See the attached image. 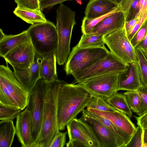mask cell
I'll return each mask as SVG.
<instances>
[{
	"label": "cell",
	"mask_w": 147,
	"mask_h": 147,
	"mask_svg": "<svg viewBox=\"0 0 147 147\" xmlns=\"http://www.w3.org/2000/svg\"><path fill=\"white\" fill-rule=\"evenodd\" d=\"M92 96L82 84L63 82L57 95V117L59 129H65L68 123L83 111Z\"/></svg>",
	"instance_id": "6da1fadb"
},
{
	"label": "cell",
	"mask_w": 147,
	"mask_h": 147,
	"mask_svg": "<svg viewBox=\"0 0 147 147\" xmlns=\"http://www.w3.org/2000/svg\"><path fill=\"white\" fill-rule=\"evenodd\" d=\"M63 82L46 83L42 124L38 136L31 147H49L60 132L57 117V95Z\"/></svg>",
	"instance_id": "7a4b0ae2"
},
{
	"label": "cell",
	"mask_w": 147,
	"mask_h": 147,
	"mask_svg": "<svg viewBox=\"0 0 147 147\" xmlns=\"http://www.w3.org/2000/svg\"><path fill=\"white\" fill-rule=\"evenodd\" d=\"M76 12L63 3L57 9L56 25L58 38L57 48L56 52L58 64L66 63L70 52V44L73 29L76 24Z\"/></svg>",
	"instance_id": "3957f363"
},
{
	"label": "cell",
	"mask_w": 147,
	"mask_h": 147,
	"mask_svg": "<svg viewBox=\"0 0 147 147\" xmlns=\"http://www.w3.org/2000/svg\"><path fill=\"white\" fill-rule=\"evenodd\" d=\"M35 52L42 56L56 52L58 44L56 26L46 22L32 24L27 30Z\"/></svg>",
	"instance_id": "277c9868"
},
{
	"label": "cell",
	"mask_w": 147,
	"mask_h": 147,
	"mask_svg": "<svg viewBox=\"0 0 147 147\" xmlns=\"http://www.w3.org/2000/svg\"><path fill=\"white\" fill-rule=\"evenodd\" d=\"M110 52L105 47L83 48L77 45L68 56L65 68L66 73L72 75L84 70L105 57Z\"/></svg>",
	"instance_id": "5b68a950"
},
{
	"label": "cell",
	"mask_w": 147,
	"mask_h": 147,
	"mask_svg": "<svg viewBox=\"0 0 147 147\" xmlns=\"http://www.w3.org/2000/svg\"><path fill=\"white\" fill-rule=\"evenodd\" d=\"M104 39L110 52L124 63L127 65L138 63L135 48L128 38L124 27L104 36Z\"/></svg>",
	"instance_id": "8992f818"
},
{
	"label": "cell",
	"mask_w": 147,
	"mask_h": 147,
	"mask_svg": "<svg viewBox=\"0 0 147 147\" xmlns=\"http://www.w3.org/2000/svg\"><path fill=\"white\" fill-rule=\"evenodd\" d=\"M127 65L110 52L105 57L99 60L87 69L72 76L76 83L81 84L94 77L120 73L125 70Z\"/></svg>",
	"instance_id": "52a82bcc"
},
{
	"label": "cell",
	"mask_w": 147,
	"mask_h": 147,
	"mask_svg": "<svg viewBox=\"0 0 147 147\" xmlns=\"http://www.w3.org/2000/svg\"><path fill=\"white\" fill-rule=\"evenodd\" d=\"M46 83L40 78L29 92L26 109L30 112L32 123L33 143L36 140L40 131L43 110L44 98Z\"/></svg>",
	"instance_id": "ba28073f"
},
{
	"label": "cell",
	"mask_w": 147,
	"mask_h": 147,
	"mask_svg": "<svg viewBox=\"0 0 147 147\" xmlns=\"http://www.w3.org/2000/svg\"><path fill=\"white\" fill-rule=\"evenodd\" d=\"M66 127L69 140L67 147H99L98 140L92 130L80 118H74Z\"/></svg>",
	"instance_id": "9c48e42d"
},
{
	"label": "cell",
	"mask_w": 147,
	"mask_h": 147,
	"mask_svg": "<svg viewBox=\"0 0 147 147\" xmlns=\"http://www.w3.org/2000/svg\"><path fill=\"white\" fill-rule=\"evenodd\" d=\"M119 73L94 77L81 84L92 97H100L106 100L118 91Z\"/></svg>",
	"instance_id": "30bf717a"
},
{
	"label": "cell",
	"mask_w": 147,
	"mask_h": 147,
	"mask_svg": "<svg viewBox=\"0 0 147 147\" xmlns=\"http://www.w3.org/2000/svg\"><path fill=\"white\" fill-rule=\"evenodd\" d=\"M0 65V82L7 88L13 98L17 108L22 110L26 107L29 96V92L18 80L14 71L8 66Z\"/></svg>",
	"instance_id": "8fae6325"
},
{
	"label": "cell",
	"mask_w": 147,
	"mask_h": 147,
	"mask_svg": "<svg viewBox=\"0 0 147 147\" xmlns=\"http://www.w3.org/2000/svg\"><path fill=\"white\" fill-rule=\"evenodd\" d=\"M35 51L31 42L23 43L11 50L3 58L13 68L30 67L34 62Z\"/></svg>",
	"instance_id": "7c38bea8"
},
{
	"label": "cell",
	"mask_w": 147,
	"mask_h": 147,
	"mask_svg": "<svg viewBox=\"0 0 147 147\" xmlns=\"http://www.w3.org/2000/svg\"><path fill=\"white\" fill-rule=\"evenodd\" d=\"M80 118L90 127L98 141L99 147H118L113 134L98 120L83 112Z\"/></svg>",
	"instance_id": "4fadbf2b"
},
{
	"label": "cell",
	"mask_w": 147,
	"mask_h": 147,
	"mask_svg": "<svg viewBox=\"0 0 147 147\" xmlns=\"http://www.w3.org/2000/svg\"><path fill=\"white\" fill-rule=\"evenodd\" d=\"M42 57L35 52L34 62L29 68L20 69L13 68L17 77L30 92L40 78V65Z\"/></svg>",
	"instance_id": "5bb4252c"
},
{
	"label": "cell",
	"mask_w": 147,
	"mask_h": 147,
	"mask_svg": "<svg viewBox=\"0 0 147 147\" xmlns=\"http://www.w3.org/2000/svg\"><path fill=\"white\" fill-rule=\"evenodd\" d=\"M16 134L22 147H31L33 143L30 114L26 109L16 118Z\"/></svg>",
	"instance_id": "9a60e30c"
},
{
	"label": "cell",
	"mask_w": 147,
	"mask_h": 147,
	"mask_svg": "<svg viewBox=\"0 0 147 147\" xmlns=\"http://www.w3.org/2000/svg\"><path fill=\"white\" fill-rule=\"evenodd\" d=\"M90 111L107 119L127 135L132 136L136 127L127 115L117 110L114 112H107L98 111L87 108Z\"/></svg>",
	"instance_id": "2e32d148"
},
{
	"label": "cell",
	"mask_w": 147,
	"mask_h": 147,
	"mask_svg": "<svg viewBox=\"0 0 147 147\" xmlns=\"http://www.w3.org/2000/svg\"><path fill=\"white\" fill-rule=\"evenodd\" d=\"M125 21L124 13L121 10L106 17L93 29L90 34L104 36L124 27Z\"/></svg>",
	"instance_id": "e0dca14e"
},
{
	"label": "cell",
	"mask_w": 147,
	"mask_h": 147,
	"mask_svg": "<svg viewBox=\"0 0 147 147\" xmlns=\"http://www.w3.org/2000/svg\"><path fill=\"white\" fill-rule=\"evenodd\" d=\"M142 85L138 63L129 64L119 73L118 91L137 90Z\"/></svg>",
	"instance_id": "ac0fdd59"
},
{
	"label": "cell",
	"mask_w": 147,
	"mask_h": 147,
	"mask_svg": "<svg viewBox=\"0 0 147 147\" xmlns=\"http://www.w3.org/2000/svg\"><path fill=\"white\" fill-rule=\"evenodd\" d=\"M113 0H90L84 11L85 16L93 19L107 14L118 7Z\"/></svg>",
	"instance_id": "d6986e66"
},
{
	"label": "cell",
	"mask_w": 147,
	"mask_h": 147,
	"mask_svg": "<svg viewBox=\"0 0 147 147\" xmlns=\"http://www.w3.org/2000/svg\"><path fill=\"white\" fill-rule=\"evenodd\" d=\"M31 42L27 30L15 35L5 34L0 38V56L3 57L16 47L25 43Z\"/></svg>",
	"instance_id": "ffe728a7"
},
{
	"label": "cell",
	"mask_w": 147,
	"mask_h": 147,
	"mask_svg": "<svg viewBox=\"0 0 147 147\" xmlns=\"http://www.w3.org/2000/svg\"><path fill=\"white\" fill-rule=\"evenodd\" d=\"M56 52L42 57L40 65V78L46 83L53 82L58 79L57 71Z\"/></svg>",
	"instance_id": "44dd1931"
},
{
	"label": "cell",
	"mask_w": 147,
	"mask_h": 147,
	"mask_svg": "<svg viewBox=\"0 0 147 147\" xmlns=\"http://www.w3.org/2000/svg\"><path fill=\"white\" fill-rule=\"evenodd\" d=\"M82 112L98 120L111 131L115 138L118 147H125L131 136L123 132L107 119L94 113L87 109H84Z\"/></svg>",
	"instance_id": "7402d4cb"
},
{
	"label": "cell",
	"mask_w": 147,
	"mask_h": 147,
	"mask_svg": "<svg viewBox=\"0 0 147 147\" xmlns=\"http://www.w3.org/2000/svg\"><path fill=\"white\" fill-rule=\"evenodd\" d=\"M13 13L28 24L32 25L44 22L47 20L40 10H34L17 7Z\"/></svg>",
	"instance_id": "603a6c76"
},
{
	"label": "cell",
	"mask_w": 147,
	"mask_h": 147,
	"mask_svg": "<svg viewBox=\"0 0 147 147\" xmlns=\"http://www.w3.org/2000/svg\"><path fill=\"white\" fill-rule=\"evenodd\" d=\"M16 134L13 120L0 121V147H11Z\"/></svg>",
	"instance_id": "cb8c5ba5"
},
{
	"label": "cell",
	"mask_w": 147,
	"mask_h": 147,
	"mask_svg": "<svg viewBox=\"0 0 147 147\" xmlns=\"http://www.w3.org/2000/svg\"><path fill=\"white\" fill-rule=\"evenodd\" d=\"M110 105L116 109L120 111L131 117L132 113L127 102L125 96L117 92L105 100Z\"/></svg>",
	"instance_id": "d4e9b609"
},
{
	"label": "cell",
	"mask_w": 147,
	"mask_h": 147,
	"mask_svg": "<svg viewBox=\"0 0 147 147\" xmlns=\"http://www.w3.org/2000/svg\"><path fill=\"white\" fill-rule=\"evenodd\" d=\"M104 36L97 34H83L77 45L83 48L104 47Z\"/></svg>",
	"instance_id": "484cf974"
},
{
	"label": "cell",
	"mask_w": 147,
	"mask_h": 147,
	"mask_svg": "<svg viewBox=\"0 0 147 147\" xmlns=\"http://www.w3.org/2000/svg\"><path fill=\"white\" fill-rule=\"evenodd\" d=\"M122 10L120 5L116 9L99 17L93 19H88L84 17L82 20L81 29L83 34H90L94 28L102 20L106 17L117 12Z\"/></svg>",
	"instance_id": "4316f807"
},
{
	"label": "cell",
	"mask_w": 147,
	"mask_h": 147,
	"mask_svg": "<svg viewBox=\"0 0 147 147\" xmlns=\"http://www.w3.org/2000/svg\"><path fill=\"white\" fill-rule=\"evenodd\" d=\"M86 108L107 112H114L117 110L108 103L105 99L100 97H92Z\"/></svg>",
	"instance_id": "83f0119b"
},
{
	"label": "cell",
	"mask_w": 147,
	"mask_h": 147,
	"mask_svg": "<svg viewBox=\"0 0 147 147\" xmlns=\"http://www.w3.org/2000/svg\"><path fill=\"white\" fill-rule=\"evenodd\" d=\"M139 73L142 84L147 85V59L138 47L135 48Z\"/></svg>",
	"instance_id": "f1b7e54d"
},
{
	"label": "cell",
	"mask_w": 147,
	"mask_h": 147,
	"mask_svg": "<svg viewBox=\"0 0 147 147\" xmlns=\"http://www.w3.org/2000/svg\"><path fill=\"white\" fill-rule=\"evenodd\" d=\"M22 111L17 107L0 104V120H13Z\"/></svg>",
	"instance_id": "f546056e"
},
{
	"label": "cell",
	"mask_w": 147,
	"mask_h": 147,
	"mask_svg": "<svg viewBox=\"0 0 147 147\" xmlns=\"http://www.w3.org/2000/svg\"><path fill=\"white\" fill-rule=\"evenodd\" d=\"M123 94L131 111L137 113L141 104V98L137 91H127Z\"/></svg>",
	"instance_id": "4dcf8cb0"
},
{
	"label": "cell",
	"mask_w": 147,
	"mask_h": 147,
	"mask_svg": "<svg viewBox=\"0 0 147 147\" xmlns=\"http://www.w3.org/2000/svg\"><path fill=\"white\" fill-rule=\"evenodd\" d=\"M0 104L17 108L13 98L4 85L1 82Z\"/></svg>",
	"instance_id": "1f68e13d"
},
{
	"label": "cell",
	"mask_w": 147,
	"mask_h": 147,
	"mask_svg": "<svg viewBox=\"0 0 147 147\" xmlns=\"http://www.w3.org/2000/svg\"><path fill=\"white\" fill-rule=\"evenodd\" d=\"M143 129L138 125L131 138L125 147H142Z\"/></svg>",
	"instance_id": "d6a6232c"
},
{
	"label": "cell",
	"mask_w": 147,
	"mask_h": 147,
	"mask_svg": "<svg viewBox=\"0 0 147 147\" xmlns=\"http://www.w3.org/2000/svg\"><path fill=\"white\" fill-rule=\"evenodd\" d=\"M137 91L141 100L140 106L136 113L140 116L147 112V85L142 84Z\"/></svg>",
	"instance_id": "836d02e7"
},
{
	"label": "cell",
	"mask_w": 147,
	"mask_h": 147,
	"mask_svg": "<svg viewBox=\"0 0 147 147\" xmlns=\"http://www.w3.org/2000/svg\"><path fill=\"white\" fill-rule=\"evenodd\" d=\"M147 32V18L136 33L131 41L135 48L137 47L144 39Z\"/></svg>",
	"instance_id": "e575fe53"
},
{
	"label": "cell",
	"mask_w": 147,
	"mask_h": 147,
	"mask_svg": "<svg viewBox=\"0 0 147 147\" xmlns=\"http://www.w3.org/2000/svg\"><path fill=\"white\" fill-rule=\"evenodd\" d=\"M17 6L32 9L40 10V0H14Z\"/></svg>",
	"instance_id": "d590c367"
},
{
	"label": "cell",
	"mask_w": 147,
	"mask_h": 147,
	"mask_svg": "<svg viewBox=\"0 0 147 147\" xmlns=\"http://www.w3.org/2000/svg\"><path fill=\"white\" fill-rule=\"evenodd\" d=\"M140 0H135L132 3L128 13L125 17V21L131 20L138 16Z\"/></svg>",
	"instance_id": "8d00e7d4"
},
{
	"label": "cell",
	"mask_w": 147,
	"mask_h": 147,
	"mask_svg": "<svg viewBox=\"0 0 147 147\" xmlns=\"http://www.w3.org/2000/svg\"><path fill=\"white\" fill-rule=\"evenodd\" d=\"M67 132L59 133L54 138L49 147H63L66 144Z\"/></svg>",
	"instance_id": "74e56055"
},
{
	"label": "cell",
	"mask_w": 147,
	"mask_h": 147,
	"mask_svg": "<svg viewBox=\"0 0 147 147\" xmlns=\"http://www.w3.org/2000/svg\"><path fill=\"white\" fill-rule=\"evenodd\" d=\"M73 0H40V9L41 11L46 9H49L53 7L58 4H60L67 1Z\"/></svg>",
	"instance_id": "f35d334b"
},
{
	"label": "cell",
	"mask_w": 147,
	"mask_h": 147,
	"mask_svg": "<svg viewBox=\"0 0 147 147\" xmlns=\"http://www.w3.org/2000/svg\"><path fill=\"white\" fill-rule=\"evenodd\" d=\"M147 18V9L146 11L141 18H140L139 21L136 24L133 28L127 34L128 38L130 41L136 33L141 26L143 24Z\"/></svg>",
	"instance_id": "ab89813d"
},
{
	"label": "cell",
	"mask_w": 147,
	"mask_h": 147,
	"mask_svg": "<svg viewBox=\"0 0 147 147\" xmlns=\"http://www.w3.org/2000/svg\"><path fill=\"white\" fill-rule=\"evenodd\" d=\"M137 120V124L143 129H147V112L140 116H134Z\"/></svg>",
	"instance_id": "60d3db41"
},
{
	"label": "cell",
	"mask_w": 147,
	"mask_h": 147,
	"mask_svg": "<svg viewBox=\"0 0 147 147\" xmlns=\"http://www.w3.org/2000/svg\"><path fill=\"white\" fill-rule=\"evenodd\" d=\"M140 18L138 16H137L131 20L125 21L124 28L127 34L139 21Z\"/></svg>",
	"instance_id": "b9f144b4"
},
{
	"label": "cell",
	"mask_w": 147,
	"mask_h": 147,
	"mask_svg": "<svg viewBox=\"0 0 147 147\" xmlns=\"http://www.w3.org/2000/svg\"><path fill=\"white\" fill-rule=\"evenodd\" d=\"M135 0H125L121 4L122 10L125 17L127 14L131 5Z\"/></svg>",
	"instance_id": "7bdbcfd3"
},
{
	"label": "cell",
	"mask_w": 147,
	"mask_h": 147,
	"mask_svg": "<svg viewBox=\"0 0 147 147\" xmlns=\"http://www.w3.org/2000/svg\"><path fill=\"white\" fill-rule=\"evenodd\" d=\"M137 47L143 53L147 59V32L144 40Z\"/></svg>",
	"instance_id": "ee69618b"
},
{
	"label": "cell",
	"mask_w": 147,
	"mask_h": 147,
	"mask_svg": "<svg viewBox=\"0 0 147 147\" xmlns=\"http://www.w3.org/2000/svg\"><path fill=\"white\" fill-rule=\"evenodd\" d=\"M147 9V0H144L141 10L138 15V16L141 18L144 14Z\"/></svg>",
	"instance_id": "f6af8a7d"
},
{
	"label": "cell",
	"mask_w": 147,
	"mask_h": 147,
	"mask_svg": "<svg viewBox=\"0 0 147 147\" xmlns=\"http://www.w3.org/2000/svg\"><path fill=\"white\" fill-rule=\"evenodd\" d=\"M142 129L143 142L147 144V129Z\"/></svg>",
	"instance_id": "bcb514c9"
},
{
	"label": "cell",
	"mask_w": 147,
	"mask_h": 147,
	"mask_svg": "<svg viewBox=\"0 0 147 147\" xmlns=\"http://www.w3.org/2000/svg\"><path fill=\"white\" fill-rule=\"evenodd\" d=\"M144 1V0H140V2H139L140 9H139V13L138 15L139 14V13H140V12L141 10V9H142V7L143 6V4Z\"/></svg>",
	"instance_id": "7dc6e473"
},
{
	"label": "cell",
	"mask_w": 147,
	"mask_h": 147,
	"mask_svg": "<svg viewBox=\"0 0 147 147\" xmlns=\"http://www.w3.org/2000/svg\"><path fill=\"white\" fill-rule=\"evenodd\" d=\"M118 5H120L125 0H113Z\"/></svg>",
	"instance_id": "c3c4849f"
},
{
	"label": "cell",
	"mask_w": 147,
	"mask_h": 147,
	"mask_svg": "<svg viewBox=\"0 0 147 147\" xmlns=\"http://www.w3.org/2000/svg\"><path fill=\"white\" fill-rule=\"evenodd\" d=\"M76 1H77V2L79 3H80V2L81 3V0H76Z\"/></svg>",
	"instance_id": "681fc988"
}]
</instances>
